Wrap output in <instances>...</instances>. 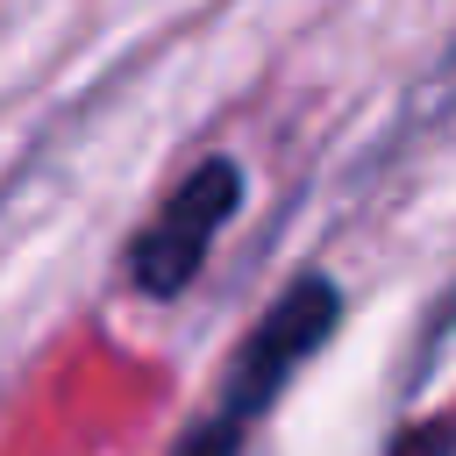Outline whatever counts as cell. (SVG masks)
<instances>
[{
	"mask_svg": "<svg viewBox=\"0 0 456 456\" xmlns=\"http://www.w3.org/2000/svg\"><path fill=\"white\" fill-rule=\"evenodd\" d=\"M328 328H335V285H328V278H299V285L256 321V335L242 342V356H235V370H228L221 413H214L178 456H235L242 428H249V420L278 399V385L328 342Z\"/></svg>",
	"mask_w": 456,
	"mask_h": 456,
	"instance_id": "1",
	"label": "cell"
},
{
	"mask_svg": "<svg viewBox=\"0 0 456 456\" xmlns=\"http://www.w3.org/2000/svg\"><path fill=\"white\" fill-rule=\"evenodd\" d=\"M235 200H242V171H235L228 157H207L200 171H185V185H178V192L157 207V221L135 235L128 278H135L150 299L185 292V285H192V271L207 264V249H214L221 221L235 214Z\"/></svg>",
	"mask_w": 456,
	"mask_h": 456,
	"instance_id": "2",
	"label": "cell"
},
{
	"mask_svg": "<svg viewBox=\"0 0 456 456\" xmlns=\"http://www.w3.org/2000/svg\"><path fill=\"white\" fill-rule=\"evenodd\" d=\"M413 399H420V413H435V406H449V399H456V292L442 299V321L428 328V349H420Z\"/></svg>",
	"mask_w": 456,
	"mask_h": 456,
	"instance_id": "3",
	"label": "cell"
}]
</instances>
